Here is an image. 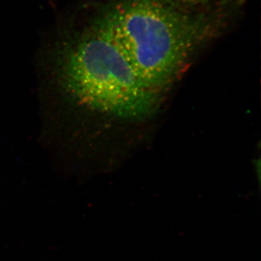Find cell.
I'll return each mask as SVG.
<instances>
[{
  "label": "cell",
  "instance_id": "3957f363",
  "mask_svg": "<svg viewBox=\"0 0 261 261\" xmlns=\"http://www.w3.org/2000/svg\"><path fill=\"white\" fill-rule=\"evenodd\" d=\"M169 4L180 7L182 8H187L189 7L200 6L209 3L211 0H163Z\"/></svg>",
  "mask_w": 261,
  "mask_h": 261
},
{
  "label": "cell",
  "instance_id": "6da1fadb",
  "mask_svg": "<svg viewBox=\"0 0 261 261\" xmlns=\"http://www.w3.org/2000/svg\"><path fill=\"white\" fill-rule=\"evenodd\" d=\"M121 49L141 80L163 93L215 35L218 20L163 0H120L94 20Z\"/></svg>",
  "mask_w": 261,
  "mask_h": 261
},
{
  "label": "cell",
  "instance_id": "7a4b0ae2",
  "mask_svg": "<svg viewBox=\"0 0 261 261\" xmlns=\"http://www.w3.org/2000/svg\"><path fill=\"white\" fill-rule=\"evenodd\" d=\"M57 59L65 90L89 109L129 120L145 118L157 109L161 94L141 80L94 21L65 39Z\"/></svg>",
  "mask_w": 261,
  "mask_h": 261
}]
</instances>
